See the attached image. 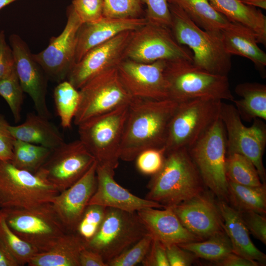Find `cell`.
Masks as SVG:
<instances>
[{
    "instance_id": "1",
    "label": "cell",
    "mask_w": 266,
    "mask_h": 266,
    "mask_svg": "<svg viewBox=\"0 0 266 266\" xmlns=\"http://www.w3.org/2000/svg\"><path fill=\"white\" fill-rule=\"evenodd\" d=\"M178 105L169 99L133 98L128 105L120 159L131 162L145 150L164 148L169 123Z\"/></svg>"
},
{
    "instance_id": "2",
    "label": "cell",
    "mask_w": 266,
    "mask_h": 266,
    "mask_svg": "<svg viewBox=\"0 0 266 266\" xmlns=\"http://www.w3.org/2000/svg\"><path fill=\"white\" fill-rule=\"evenodd\" d=\"M204 184L188 150L165 154L161 169L152 176L145 199L166 206L186 201L203 192Z\"/></svg>"
},
{
    "instance_id": "3",
    "label": "cell",
    "mask_w": 266,
    "mask_h": 266,
    "mask_svg": "<svg viewBox=\"0 0 266 266\" xmlns=\"http://www.w3.org/2000/svg\"><path fill=\"white\" fill-rule=\"evenodd\" d=\"M170 30L176 41L188 48L193 64L210 73L228 76L231 56L225 49L220 34L206 31L196 24L179 6L169 3Z\"/></svg>"
},
{
    "instance_id": "4",
    "label": "cell",
    "mask_w": 266,
    "mask_h": 266,
    "mask_svg": "<svg viewBox=\"0 0 266 266\" xmlns=\"http://www.w3.org/2000/svg\"><path fill=\"white\" fill-rule=\"evenodd\" d=\"M164 74L168 99L178 103L197 99L209 98L233 101L228 76L210 73L192 61H166Z\"/></svg>"
},
{
    "instance_id": "5",
    "label": "cell",
    "mask_w": 266,
    "mask_h": 266,
    "mask_svg": "<svg viewBox=\"0 0 266 266\" xmlns=\"http://www.w3.org/2000/svg\"><path fill=\"white\" fill-rule=\"evenodd\" d=\"M128 105L91 118L77 126L79 139L98 164L114 169L118 167Z\"/></svg>"
},
{
    "instance_id": "6",
    "label": "cell",
    "mask_w": 266,
    "mask_h": 266,
    "mask_svg": "<svg viewBox=\"0 0 266 266\" xmlns=\"http://www.w3.org/2000/svg\"><path fill=\"white\" fill-rule=\"evenodd\" d=\"M187 149L204 185L220 200H228V180L225 169L227 136L220 117Z\"/></svg>"
},
{
    "instance_id": "7",
    "label": "cell",
    "mask_w": 266,
    "mask_h": 266,
    "mask_svg": "<svg viewBox=\"0 0 266 266\" xmlns=\"http://www.w3.org/2000/svg\"><path fill=\"white\" fill-rule=\"evenodd\" d=\"M222 103L209 98L178 103L169 123L165 154L194 144L219 118Z\"/></svg>"
},
{
    "instance_id": "8",
    "label": "cell",
    "mask_w": 266,
    "mask_h": 266,
    "mask_svg": "<svg viewBox=\"0 0 266 266\" xmlns=\"http://www.w3.org/2000/svg\"><path fill=\"white\" fill-rule=\"evenodd\" d=\"M59 193L35 173L0 160V209L37 207L52 203Z\"/></svg>"
},
{
    "instance_id": "9",
    "label": "cell",
    "mask_w": 266,
    "mask_h": 266,
    "mask_svg": "<svg viewBox=\"0 0 266 266\" xmlns=\"http://www.w3.org/2000/svg\"><path fill=\"white\" fill-rule=\"evenodd\" d=\"M0 209L10 229L39 252L49 250L67 232L51 203L31 208Z\"/></svg>"
},
{
    "instance_id": "10",
    "label": "cell",
    "mask_w": 266,
    "mask_h": 266,
    "mask_svg": "<svg viewBox=\"0 0 266 266\" xmlns=\"http://www.w3.org/2000/svg\"><path fill=\"white\" fill-rule=\"evenodd\" d=\"M148 233L136 212L106 207L103 221L96 235L85 242L107 263Z\"/></svg>"
},
{
    "instance_id": "11",
    "label": "cell",
    "mask_w": 266,
    "mask_h": 266,
    "mask_svg": "<svg viewBox=\"0 0 266 266\" xmlns=\"http://www.w3.org/2000/svg\"><path fill=\"white\" fill-rule=\"evenodd\" d=\"M79 92V104L73 120L77 126L91 118L128 104L133 98L122 83L117 67L95 76Z\"/></svg>"
},
{
    "instance_id": "12",
    "label": "cell",
    "mask_w": 266,
    "mask_h": 266,
    "mask_svg": "<svg viewBox=\"0 0 266 266\" xmlns=\"http://www.w3.org/2000/svg\"><path fill=\"white\" fill-rule=\"evenodd\" d=\"M125 56L126 59L144 64L159 60L193 62L192 52L176 41L170 28L148 22L133 31Z\"/></svg>"
},
{
    "instance_id": "13",
    "label": "cell",
    "mask_w": 266,
    "mask_h": 266,
    "mask_svg": "<svg viewBox=\"0 0 266 266\" xmlns=\"http://www.w3.org/2000/svg\"><path fill=\"white\" fill-rule=\"evenodd\" d=\"M220 118L226 133L227 154L237 153L249 159L256 167L263 183L266 170L263 157L266 145V126L262 119H255L252 126L242 123L234 105L222 102Z\"/></svg>"
},
{
    "instance_id": "14",
    "label": "cell",
    "mask_w": 266,
    "mask_h": 266,
    "mask_svg": "<svg viewBox=\"0 0 266 266\" xmlns=\"http://www.w3.org/2000/svg\"><path fill=\"white\" fill-rule=\"evenodd\" d=\"M95 161L79 139L65 142L52 150L35 174L60 192L79 179Z\"/></svg>"
},
{
    "instance_id": "15",
    "label": "cell",
    "mask_w": 266,
    "mask_h": 266,
    "mask_svg": "<svg viewBox=\"0 0 266 266\" xmlns=\"http://www.w3.org/2000/svg\"><path fill=\"white\" fill-rule=\"evenodd\" d=\"M67 22L63 32L52 37L48 46L37 54H33L48 79L61 82L66 79L75 63L77 35L82 24L71 5L67 9Z\"/></svg>"
},
{
    "instance_id": "16",
    "label": "cell",
    "mask_w": 266,
    "mask_h": 266,
    "mask_svg": "<svg viewBox=\"0 0 266 266\" xmlns=\"http://www.w3.org/2000/svg\"><path fill=\"white\" fill-rule=\"evenodd\" d=\"M133 31H126L90 50L74 64L67 80L79 90L100 73L117 67L126 59L125 50Z\"/></svg>"
},
{
    "instance_id": "17",
    "label": "cell",
    "mask_w": 266,
    "mask_h": 266,
    "mask_svg": "<svg viewBox=\"0 0 266 266\" xmlns=\"http://www.w3.org/2000/svg\"><path fill=\"white\" fill-rule=\"evenodd\" d=\"M166 64L165 60L144 64L125 59L117 68L122 83L132 97L163 100L168 99Z\"/></svg>"
},
{
    "instance_id": "18",
    "label": "cell",
    "mask_w": 266,
    "mask_h": 266,
    "mask_svg": "<svg viewBox=\"0 0 266 266\" xmlns=\"http://www.w3.org/2000/svg\"><path fill=\"white\" fill-rule=\"evenodd\" d=\"M16 70L24 92L32 99L38 114L49 119L51 113L47 101L48 78L36 62L26 42L18 35L9 37Z\"/></svg>"
},
{
    "instance_id": "19",
    "label": "cell",
    "mask_w": 266,
    "mask_h": 266,
    "mask_svg": "<svg viewBox=\"0 0 266 266\" xmlns=\"http://www.w3.org/2000/svg\"><path fill=\"white\" fill-rule=\"evenodd\" d=\"M169 207L184 227L201 240L224 231L217 203L203 192Z\"/></svg>"
},
{
    "instance_id": "20",
    "label": "cell",
    "mask_w": 266,
    "mask_h": 266,
    "mask_svg": "<svg viewBox=\"0 0 266 266\" xmlns=\"http://www.w3.org/2000/svg\"><path fill=\"white\" fill-rule=\"evenodd\" d=\"M97 162L76 182L60 192L54 198L52 207L67 232H75L97 186Z\"/></svg>"
},
{
    "instance_id": "21",
    "label": "cell",
    "mask_w": 266,
    "mask_h": 266,
    "mask_svg": "<svg viewBox=\"0 0 266 266\" xmlns=\"http://www.w3.org/2000/svg\"><path fill=\"white\" fill-rule=\"evenodd\" d=\"M115 169L97 163V186L89 204H98L128 212L147 208H164L160 203L139 198L119 185L114 179Z\"/></svg>"
},
{
    "instance_id": "22",
    "label": "cell",
    "mask_w": 266,
    "mask_h": 266,
    "mask_svg": "<svg viewBox=\"0 0 266 266\" xmlns=\"http://www.w3.org/2000/svg\"><path fill=\"white\" fill-rule=\"evenodd\" d=\"M147 23L146 18H115L103 16L93 22L82 24L77 35L75 63L93 48L126 31H134Z\"/></svg>"
},
{
    "instance_id": "23",
    "label": "cell",
    "mask_w": 266,
    "mask_h": 266,
    "mask_svg": "<svg viewBox=\"0 0 266 266\" xmlns=\"http://www.w3.org/2000/svg\"><path fill=\"white\" fill-rule=\"evenodd\" d=\"M160 209L147 207L136 212L153 238L165 245L201 240L184 227L169 206Z\"/></svg>"
},
{
    "instance_id": "24",
    "label": "cell",
    "mask_w": 266,
    "mask_h": 266,
    "mask_svg": "<svg viewBox=\"0 0 266 266\" xmlns=\"http://www.w3.org/2000/svg\"><path fill=\"white\" fill-rule=\"evenodd\" d=\"M217 205L223 228L230 240L233 252L264 265L266 256L252 242L241 213L225 200L219 201Z\"/></svg>"
},
{
    "instance_id": "25",
    "label": "cell",
    "mask_w": 266,
    "mask_h": 266,
    "mask_svg": "<svg viewBox=\"0 0 266 266\" xmlns=\"http://www.w3.org/2000/svg\"><path fill=\"white\" fill-rule=\"evenodd\" d=\"M221 37L225 49L229 55L249 59L261 75L266 76V54L258 46V37L251 30L232 22L221 31Z\"/></svg>"
},
{
    "instance_id": "26",
    "label": "cell",
    "mask_w": 266,
    "mask_h": 266,
    "mask_svg": "<svg viewBox=\"0 0 266 266\" xmlns=\"http://www.w3.org/2000/svg\"><path fill=\"white\" fill-rule=\"evenodd\" d=\"M49 119L37 113H29L23 123L10 125L9 129L16 139L53 150L65 141L58 128Z\"/></svg>"
},
{
    "instance_id": "27",
    "label": "cell",
    "mask_w": 266,
    "mask_h": 266,
    "mask_svg": "<svg viewBox=\"0 0 266 266\" xmlns=\"http://www.w3.org/2000/svg\"><path fill=\"white\" fill-rule=\"evenodd\" d=\"M84 241L75 233L67 232L49 250L37 253L29 266H80L79 256Z\"/></svg>"
},
{
    "instance_id": "28",
    "label": "cell",
    "mask_w": 266,
    "mask_h": 266,
    "mask_svg": "<svg viewBox=\"0 0 266 266\" xmlns=\"http://www.w3.org/2000/svg\"><path fill=\"white\" fill-rule=\"evenodd\" d=\"M219 12L232 22L251 30L258 42L266 45V17L257 8L248 5L241 0H208Z\"/></svg>"
},
{
    "instance_id": "29",
    "label": "cell",
    "mask_w": 266,
    "mask_h": 266,
    "mask_svg": "<svg viewBox=\"0 0 266 266\" xmlns=\"http://www.w3.org/2000/svg\"><path fill=\"white\" fill-rule=\"evenodd\" d=\"M168 2L179 6L196 24L209 32L220 34L232 23L208 0H168Z\"/></svg>"
},
{
    "instance_id": "30",
    "label": "cell",
    "mask_w": 266,
    "mask_h": 266,
    "mask_svg": "<svg viewBox=\"0 0 266 266\" xmlns=\"http://www.w3.org/2000/svg\"><path fill=\"white\" fill-rule=\"evenodd\" d=\"M234 91L241 99L234 100V106L241 119L266 120V85L258 82H245L236 86Z\"/></svg>"
},
{
    "instance_id": "31",
    "label": "cell",
    "mask_w": 266,
    "mask_h": 266,
    "mask_svg": "<svg viewBox=\"0 0 266 266\" xmlns=\"http://www.w3.org/2000/svg\"><path fill=\"white\" fill-rule=\"evenodd\" d=\"M228 199L234 209L240 212H266V186H249L228 181Z\"/></svg>"
},
{
    "instance_id": "32",
    "label": "cell",
    "mask_w": 266,
    "mask_h": 266,
    "mask_svg": "<svg viewBox=\"0 0 266 266\" xmlns=\"http://www.w3.org/2000/svg\"><path fill=\"white\" fill-rule=\"evenodd\" d=\"M178 245L192 253L197 258L214 263L233 252L231 243L224 231L216 233L204 240Z\"/></svg>"
},
{
    "instance_id": "33",
    "label": "cell",
    "mask_w": 266,
    "mask_h": 266,
    "mask_svg": "<svg viewBox=\"0 0 266 266\" xmlns=\"http://www.w3.org/2000/svg\"><path fill=\"white\" fill-rule=\"evenodd\" d=\"M52 150L18 139L14 141L11 162L16 167L35 173Z\"/></svg>"
},
{
    "instance_id": "34",
    "label": "cell",
    "mask_w": 266,
    "mask_h": 266,
    "mask_svg": "<svg viewBox=\"0 0 266 266\" xmlns=\"http://www.w3.org/2000/svg\"><path fill=\"white\" fill-rule=\"evenodd\" d=\"M225 169L228 181L249 186H260L265 183L262 182L253 163L241 154H228Z\"/></svg>"
},
{
    "instance_id": "35",
    "label": "cell",
    "mask_w": 266,
    "mask_h": 266,
    "mask_svg": "<svg viewBox=\"0 0 266 266\" xmlns=\"http://www.w3.org/2000/svg\"><path fill=\"white\" fill-rule=\"evenodd\" d=\"M79 90L67 80L58 83L54 90L53 98L56 111L64 128H69L79 101Z\"/></svg>"
},
{
    "instance_id": "36",
    "label": "cell",
    "mask_w": 266,
    "mask_h": 266,
    "mask_svg": "<svg viewBox=\"0 0 266 266\" xmlns=\"http://www.w3.org/2000/svg\"><path fill=\"white\" fill-rule=\"evenodd\" d=\"M0 241L17 262L19 266L28 264L39 252L38 250L14 233L7 225L0 209Z\"/></svg>"
},
{
    "instance_id": "37",
    "label": "cell",
    "mask_w": 266,
    "mask_h": 266,
    "mask_svg": "<svg viewBox=\"0 0 266 266\" xmlns=\"http://www.w3.org/2000/svg\"><path fill=\"white\" fill-rule=\"evenodd\" d=\"M23 93L16 68L0 81V96L7 103L15 123L21 119Z\"/></svg>"
},
{
    "instance_id": "38",
    "label": "cell",
    "mask_w": 266,
    "mask_h": 266,
    "mask_svg": "<svg viewBox=\"0 0 266 266\" xmlns=\"http://www.w3.org/2000/svg\"><path fill=\"white\" fill-rule=\"evenodd\" d=\"M106 207L98 204H89L80 219L75 233L87 242L97 233L104 217Z\"/></svg>"
},
{
    "instance_id": "39",
    "label": "cell",
    "mask_w": 266,
    "mask_h": 266,
    "mask_svg": "<svg viewBox=\"0 0 266 266\" xmlns=\"http://www.w3.org/2000/svg\"><path fill=\"white\" fill-rule=\"evenodd\" d=\"M152 240V235L147 233L130 248L106 263L107 266H134L141 263Z\"/></svg>"
},
{
    "instance_id": "40",
    "label": "cell",
    "mask_w": 266,
    "mask_h": 266,
    "mask_svg": "<svg viewBox=\"0 0 266 266\" xmlns=\"http://www.w3.org/2000/svg\"><path fill=\"white\" fill-rule=\"evenodd\" d=\"M142 5L140 0H104L103 16L115 18L141 17Z\"/></svg>"
},
{
    "instance_id": "41",
    "label": "cell",
    "mask_w": 266,
    "mask_h": 266,
    "mask_svg": "<svg viewBox=\"0 0 266 266\" xmlns=\"http://www.w3.org/2000/svg\"><path fill=\"white\" fill-rule=\"evenodd\" d=\"M165 158L164 148H151L140 152L134 160L136 168L140 173L152 176L161 169Z\"/></svg>"
},
{
    "instance_id": "42",
    "label": "cell",
    "mask_w": 266,
    "mask_h": 266,
    "mask_svg": "<svg viewBox=\"0 0 266 266\" xmlns=\"http://www.w3.org/2000/svg\"><path fill=\"white\" fill-rule=\"evenodd\" d=\"M146 6L147 22L170 28L171 17L168 0H140Z\"/></svg>"
},
{
    "instance_id": "43",
    "label": "cell",
    "mask_w": 266,
    "mask_h": 266,
    "mask_svg": "<svg viewBox=\"0 0 266 266\" xmlns=\"http://www.w3.org/2000/svg\"><path fill=\"white\" fill-rule=\"evenodd\" d=\"M104 0H73L72 6L82 24L95 22L103 17Z\"/></svg>"
},
{
    "instance_id": "44",
    "label": "cell",
    "mask_w": 266,
    "mask_h": 266,
    "mask_svg": "<svg viewBox=\"0 0 266 266\" xmlns=\"http://www.w3.org/2000/svg\"><path fill=\"white\" fill-rule=\"evenodd\" d=\"M240 213L249 232L255 238L266 244V218L264 214L254 211H246Z\"/></svg>"
},
{
    "instance_id": "45",
    "label": "cell",
    "mask_w": 266,
    "mask_h": 266,
    "mask_svg": "<svg viewBox=\"0 0 266 266\" xmlns=\"http://www.w3.org/2000/svg\"><path fill=\"white\" fill-rule=\"evenodd\" d=\"M9 124L0 114V160L11 161L15 138L9 130Z\"/></svg>"
},
{
    "instance_id": "46",
    "label": "cell",
    "mask_w": 266,
    "mask_h": 266,
    "mask_svg": "<svg viewBox=\"0 0 266 266\" xmlns=\"http://www.w3.org/2000/svg\"><path fill=\"white\" fill-rule=\"evenodd\" d=\"M141 264L144 266H169L166 246L153 238L149 251Z\"/></svg>"
},
{
    "instance_id": "47",
    "label": "cell",
    "mask_w": 266,
    "mask_h": 266,
    "mask_svg": "<svg viewBox=\"0 0 266 266\" xmlns=\"http://www.w3.org/2000/svg\"><path fill=\"white\" fill-rule=\"evenodd\" d=\"M15 68L12 49L7 43L3 31H0V81Z\"/></svg>"
},
{
    "instance_id": "48",
    "label": "cell",
    "mask_w": 266,
    "mask_h": 266,
    "mask_svg": "<svg viewBox=\"0 0 266 266\" xmlns=\"http://www.w3.org/2000/svg\"><path fill=\"white\" fill-rule=\"evenodd\" d=\"M165 246L169 266H189L197 258L192 253L177 244Z\"/></svg>"
},
{
    "instance_id": "49",
    "label": "cell",
    "mask_w": 266,
    "mask_h": 266,
    "mask_svg": "<svg viewBox=\"0 0 266 266\" xmlns=\"http://www.w3.org/2000/svg\"><path fill=\"white\" fill-rule=\"evenodd\" d=\"M220 266H258L261 264L254 260L238 255L232 252L221 260L214 262Z\"/></svg>"
},
{
    "instance_id": "50",
    "label": "cell",
    "mask_w": 266,
    "mask_h": 266,
    "mask_svg": "<svg viewBox=\"0 0 266 266\" xmlns=\"http://www.w3.org/2000/svg\"><path fill=\"white\" fill-rule=\"evenodd\" d=\"M79 264L80 266H107L106 263L99 253L86 246L80 252Z\"/></svg>"
},
{
    "instance_id": "51",
    "label": "cell",
    "mask_w": 266,
    "mask_h": 266,
    "mask_svg": "<svg viewBox=\"0 0 266 266\" xmlns=\"http://www.w3.org/2000/svg\"><path fill=\"white\" fill-rule=\"evenodd\" d=\"M0 266H19L16 260L0 241Z\"/></svg>"
},
{
    "instance_id": "52",
    "label": "cell",
    "mask_w": 266,
    "mask_h": 266,
    "mask_svg": "<svg viewBox=\"0 0 266 266\" xmlns=\"http://www.w3.org/2000/svg\"><path fill=\"white\" fill-rule=\"evenodd\" d=\"M245 4L256 8L266 9V0H241Z\"/></svg>"
},
{
    "instance_id": "53",
    "label": "cell",
    "mask_w": 266,
    "mask_h": 266,
    "mask_svg": "<svg viewBox=\"0 0 266 266\" xmlns=\"http://www.w3.org/2000/svg\"><path fill=\"white\" fill-rule=\"evenodd\" d=\"M16 0H0V10Z\"/></svg>"
}]
</instances>
